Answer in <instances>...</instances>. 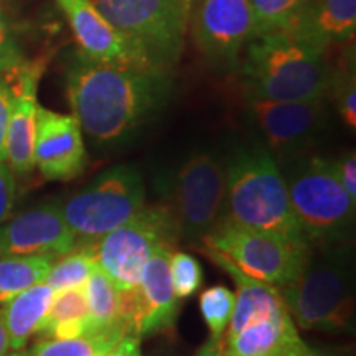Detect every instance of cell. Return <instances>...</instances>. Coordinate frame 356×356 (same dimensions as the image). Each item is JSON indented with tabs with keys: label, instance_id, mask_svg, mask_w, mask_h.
<instances>
[{
	"label": "cell",
	"instance_id": "17",
	"mask_svg": "<svg viewBox=\"0 0 356 356\" xmlns=\"http://www.w3.org/2000/svg\"><path fill=\"white\" fill-rule=\"evenodd\" d=\"M170 243L155 248L136 287L137 309L131 332L136 337H150L167 332L175 325L178 299L173 292L170 279Z\"/></svg>",
	"mask_w": 356,
	"mask_h": 356
},
{
	"label": "cell",
	"instance_id": "32",
	"mask_svg": "<svg viewBox=\"0 0 356 356\" xmlns=\"http://www.w3.org/2000/svg\"><path fill=\"white\" fill-rule=\"evenodd\" d=\"M13 89L10 74L0 73V162L6 160V139H7V127L8 118H10Z\"/></svg>",
	"mask_w": 356,
	"mask_h": 356
},
{
	"label": "cell",
	"instance_id": "1",
	"mask_svg": "<svg viewBox=\"0 0 356 356\" xmlns=\"http://www.w3.org/2000/svg\"><path fill=\"white\" fill-rule=\"evenodd\" d=\"M167 71L99 63L81 51L66 70V95L88 136L102 144L124 140L165 106Z\"/></svg>",
	"mask_w": 356,
	"mask_h": 356
},
{
	"label": "cell",
	"instance_id": "13",
	"mask_svg": "<svg viewBox=\"0 0 356 356\" xmlns=\"http://www.w3.org/2000/svg\"><path fill=\"white\" fill-rule=\"evenodd\" d=\"M193 37L198 48L215 63L234 65L254 37L251 0H198Z\"/></svg>",
	"mask_w": 356,
	"mask_h": 356
},
{
	"label": "cell",
	"instance_id": "6",
	"mask_svg": "<svg viewBox=\"0 0 356 356\" xmlns=\"http://www.w3.org/2000/svg\"><path fill=\"white\" fill-rule=\"evenodd\" d=\"M60 207L76 241L95 244L145 207L144 180L136 167H113Z\"/></svg>",
	"mask_w": 356,
	"mask_h": 356
},
{
	"label": "cell",
	"instance_id": "14",
	"mask_svg": "<svg viewBox=\"0 0 356 356\" xmlns=\"http://www.w3.org/2000/svg\"><path fill=\"white\" fill-rule=\"evenodd\" d=\"M76 236L66 225L60 203H44L0 225V257L58 256L76 248Z\"/></svg>",
	"mask_w": 356,
	"mask_h": 356
},
{
	"label": "cell",
	"instance_id": "35",
	"mask_svg": "<svg viewBox=\"0 0 356 356\" xmlns=\"http://www.w3.org/2000/svg\"><path fill=\"white\" fill-rule=\"evenodd\" d=\"M102 356H142L140 353V338L127 333L121 340Z\"/></svg>",
	"mask_w": 356,
	"mask_h": 356
},
{
	"label": "cell",
	"instance_id": "2",
	"mask_svg": "<svg viewBox=\"0 0 356 356\" xmlns=\"http://www.w3.org/2000/svg\"><path fill=\"white\" fill-rule=\"evenodd\" d=\"M327 44L304 19L284 29L256 35L246 44L241 74L244 96L270 101L323 99L332 74Z\"/></svg>",
	"mask_w": 356,
	"mask_h": 356
},
{
	"label": "cell",
	"instance_id": "11",
	"mask_svg": "<svg viewBox=\"0 0 356 356\" xmlns=\"http://www.w3.org/2000/svg\"><path fill=\"white\" fill-rule=\"evenodd\" d=\"M56 3L68 20L83 55L99 63L163 70L144 48L115 30L91 0H56Z\"/></svg>",
	"mask_w": 356,
	"mask_h": 356
},
{
	"label": "cell",
	"instance_id": "26",
	"mask_svg": "<svg viewBox=\"0 0 356 356\" xmlns=\"http://www.w3.org/2000/svg\"><path fill=\"white\" fill-rule=\"evenodd\" d=\"M96 267L95 244H83L79 249L74 248L68 254L61 256L58 262H53L44 282L55 292L71 287H83Z\"/></svg>",
	"mask_w": 356,
	"mask_h": 356
},
{
	"label": "cell",
	"instance_id": "39",
	"mask_svg": "<svg viewBox=\"0 0 356 356\" xmlns=\"http://www.w3.org/2000/svg\"><path fill=\"white\" fill-rule=\"evenodd\" d=\"M216 356H236V355L229 353L228 350L222 348V345H221V341H220V348H218V353H216Z\"/></svg>",
	"mask_w": 356,
	"mask_h": 356
},
{
	"label": "cell",
	"instance_id": "41",
	"mask_svg": "<svg viewBox=\"0 0 356 356\" xmlns=\"http://www.w3.org/2000/svg\"><path fill=\"white\" fill-rule=\"evenodd\" d=\"M186 2H188L191 7H195V3H197V2H198V0H186Z\"/></svg>",
	"mask_w": 356,
	"mask_h": 356
},
{
	"label": "cell",
	"instance_id": "20",
	"mask_svg": "<svg viewBox=\"0 0 356 356\" xmlns=\"http://www.w3.org/2000/svg\"><path fill=\"white\" fill-rule=\"evenodd\" d=\"M53 296L55 291L43 280L3 304L2 317L12 351L24 350L30 337L40 332L50 310Z\"/></svg>",
	"mask_w": 356,
	"mask_h": 356
},
{
	"label": "cell",
	"instance_id": "30",
	"mask_svg": "<svg viewBox=\"0 0 356 356\" xmlns=\"http://www.w3.org/2000/svg\"><path fill=\"white\" fill-rule=\"evenodd\" d=\"M337 108L345 124L355 131L356 127V81L353 71H345L335 81Z\"/></svg>",
	"mask_w": 356,
	"mask_h": 356
},
{
	"label": "cell",
	"instance_id": "18",
	"mask_svg": "<svg viewBox=\"0 0 356 356\" xmlns=\"http://www.w3.org/2000/svg\"><path fill=\"white\" fill-rule=\"evenodd\" d=\"M202 251L210 257L213 264L221 267L236 284L233 315H231L222 337L233 335L243 327H246L248 323L256 322L259 318L287 312L279 287L246 274L233 261H229L228 257L215 251V249L203 248Z\"/></svg>",
	"mask_w": 356,
	"mask_h": 356
},
{
	"label": "cell",
	"instance_id": "29",
	"mask_svg": "<svg viewBox=\"0 0 356 356\" xmlns=\"http://www.w3.org/2000/svg\"><path fill=\"white\" fill-rule=\"evenodd\" d=\"M170 279L177 299L193 296L203 284L202 264L195 256L177 251L170 256Z\"/></svg>",
	"mask_w": 356,
	"mask_h": 356
},
{
	"label": "cell",
	"instance_id": "27",
	"mask_svg": "<svg viewBox=\"0 0 356 356\" xmlns=\"http://www.w3.org/2000/svg\"><path fill=\"white\" fill-rule=\"evenodd\" d=\"M309 0H251L254 37L292 25L304 15Z\"/></svg>",
	"mask_w": 356,
	"mask_h": 356
},
{
	"label": "cell",
	"instance_id": "38",
	"mask_svg": "<svg viewBox=\"0 0 356 356\" xmlns=\"http://www.w3.org/2000/svg\"><path fill=\"white\" fill-rule=\"evenodd\" d=\"M291 356H322V355H318V353H315L314 350H310L309 346H302V348L299 350V351H296V353H292Z\"/></svg>",
	"mask_w": 356,
	"mask_h": 356
},
{
	"label": "cell",
	"instance_id": "15",
	"mask_svg": "<svg viewBox=\"0 0 356 356\" xmlns=\"http://www.w3.org/2000/svg\"><path fill=\"white\" fill-rule=\"evenodd\" d=\"M35 167L50 181H70L84 172L88 154L83 129L73 114L38 108Z\"/></svg>",
	"mask_w": 356,
	"mask_h": 356
},
{
	"label": "cell",
	"instance_id": "10",
	"mask_svg": "<svg viewBox=\"0 0 356 356\" xmlns=\"http://www.w3.org/2000/svg\"><path fill=\"white\" fill-rule=\"evenodd\" d=\"M225 167L211 154H195L172 180L168 210L177 234L202 239L218 225L225 208Z\"/></svg>",
	"mask_w": 356,
	"mask_h": 356
},
{
	"label": "cell",
	"instance_id": "9",
	"mask_svg": "<svg viewBox=\"0 0 356 356\" xmlns=\"http://www.w3.org/2000/svg\"><path fill=\"white\" fill-rule=\"evenodd\" d=\"M175 236L168 207H144L95 244L97 266L113 279L118 291L136 289L155 248L170 243Z\"/></svg>",
	"mask_w": 356,
	"mask_h": 356
},
{
	"label": "cell",
	"instance_id": "16",
	"mask_svg": "<svg viewBox=\"0 0 356 356\" xmlns=\"http://www.w3.org/2000/svg\"><path fill=\"white\" fill-rule=\"evenodd\" d=\"M44 61H24L8 71L13 97L6 139V162L13 175L26 177L35 168V136H37L38 83Z\"/></svg>",
	"mask_w": 356,
	"mask_h": 356
},
{
	"label": "cell",
	"instance_id": "25",
	"mask_svg": "<svg viewBox=\"0 0 356 356\" xmlns=\"http://www.w3.org/2000/svg\"><path fill=\"white\" fill-rule=\"evenodd\" d=\"M127 332L97 330L73 338H42L26 356H102Z\"/></svg>",
	"mask_w": 356,
	"mask_h": 356
},
{
	"label": "cell",
	"instance_id": "37",
	"mask_svg": "<svg viewBox=\"0 0 356 356\" xmlns=\"http://www.w3.org/2000/svg\"><path fill=\"white\" fill-rule=\"evenodd\" d=\"M220 341L221 340H213V338H210V341H207L195 356H216L218 348H220Z\"/></svg>",
	"mask_w": 356,
	"mask_h": 356
},
{
	"label": "cell",
	"instance_id": "28",
	"mask_svg": "<svg viewBox=\"0 0 356 356\" xmlns=\"http://www.w3.org/2000/svg\"><path fill=\"white\" fill-rule=\"evenodd\" d=\"M234 309V292L226 286H213L200 296V312L213 340H221Z\"/></svg>",
	"mask_w": 356,
	"mask_h": 356
},
{
	"label": "cell",
	"instance_id": "40",
	"mask_svg": "<svg viewBox=\"0 0 356 356\" xmlns=\"http://www.w3.org/2000/svg\"><path fill=\"white\" fill-rule=\"evenodd\" d=\"M6 356H26V355H25V351L20 350V351H12V353H7Z\"/></svg>",
	"mask_w": 356,
	"mask_h": 356
},
{
	"label": "cell",
	"instance_id": "34",
	"mask_svg": "<svg viewBox=\"0 0 356 356\" xmlns=\"http://www.w3.org/2000/svg\"><path fill=\"white\" fill-rule=\"evenodd\" d=\"M337 167L345 191L353 202H356V155L353 150L346 152L343 157L338 160Z\"/></svg>",
	"mask_w": 356,
	"mask_h": 356
},
{
	"label": "cell",
	"instance_id": "24",
	"mask_svg": "<svg viewBox=\"0 0 356 356\" xmlns=\"http://www.w3.org/2000/svg\"><path fill=\"white\" fill-rule=\"evenodd\" d=\"M55 259L48 256L0 257V304L43 282Z\"/></svg>",
	"mask_w": 356,
	"mask_h": 356
},
{
	"label": "cell",
	"instance_id": "12",
	"mask_svg": "<svg viewBox=\"0 0 356 356\" xmlns=\"http://www.w3.org/2000/svg\"><path fill=\"white\" fill-rule=\"evenodd\" d=\"M246 97L249 121L262 134L270 150L291 154L310 144L325 119V97L312 101H270Z\"/></svg>",
	"mask_w": 356,
	"mask_h": 356
},
{
	"label": "cell",
	"instance_id": "22",
	"mask_svg": "<svg viewBox=\"0 0 356 356\" xmlns=\"http://www.w3.org/2000/svg\"><path fill=\"white\" fill-rule=\"evenodd\" d=\"M302 19L327 47L345 43L355 37L356 0H320L317 6H307Z\"/></svg>",
	"mask_w": 356,
	"mask_h": 356
},
{
	"label": "cell",
	"instance_id": "19",
	"mask_svg": "<svg viewBox=\"0 0 356 356\" xmlns=\"http://www.w3.org/2000/svg\"><path fill=\"white\" fill-rule=\"evenodd\" d=\"M221 345L236 356H291L305 346L289 312L248 323L233 335L221 337Z\"/></svg>",
	"mask_w": 356,
	"mask_h": 356
},
{
	"label": "cell",
	"instance_id": "36",
	"mask_svg": "<svg viewBox=\"0 0 356 356\" xmlns=\"http://www.w3.org/2000/svg\"><path fill=\"white\" fill-rule=\"evenodd\" d=\"M10 351V343H8V335L6 323H3L2 310H0V356H6Z\"/></svg>",
	"mask_w": 356,
	"mask_h": 356
},
{
	"label": "cell",
	"instance_id": "8",
	"mask_svg": "<svg viewBox=\"0 0 356 356\" xmlns=\"http://www.w3.org/2000/svg\"><path fill=\"white\" fill-rule=\"evenodd\" d=\"M202 243L203 248L225 254L246 274L279 289L291 282L310 257V244L287 241L226 218L218 221Z\"/></svg>",
	"mask_w": 356,
	"mask_h": 356
},
{
	"label": "cell",
	"instance_id": "4",
	"mask_svg": "<svg viewBox=\"0 0 356 356\" xmlns=\"http://www.w3.org/2000/svg\"><path fill=\"white\" fill-rule=\"evenodd\" d=\"M279 291L293 323L304 330L341 332L353 322V267L340 252L310 256L304 269Z\"/></svg>",
	"mask_w": 356,
	"mask_h": 356
},
{
	"label": "cell",
	"instance_id": "21",
	"mask_svg": "<svg viewBox=\"0 0 356 356\" xmlns=\"http://www.w3.org/2000/svg\"><path fill=\"white\" fill-rule=\"evenodd\" d=\"M97 332L89 322L86 293L83 287L58 291L37 335L42 338H73Z\"/></svg>",
	"mask_w": 356,
	"mask_h": 356
},
{
	"label": "cell",
	"instance_id": "31",
	"mask_svg": "<svg viewBox=\"0 0 356 356\" xmlns=\"http://www.w3.org/2000/svg\"><path fill=\"white\" fill-rule=\"evenodd\" d=\"M24 63L8 17L0 3V73H7Z\"/></svg>",
	"mask_w": 356,
	"mask_h": 356
},
{
	"label": "cell",
	"instance_id": "33",
	"mask_svg": "<svg viewBox=\"0 0 356 356\" xmlns=\"http://www.w3.org/2000/svg\"><path fill=\"white\" fill-rule=\"evenodd\" d=\"M15 175L3 160V162H0V225L12 215L13 204H15Z\"/></svg>",
	"mask_w": 356,
	"mask_h": 356
},
{
	"label": "cell",
	"instance_id": "3",
	"mask_svg": "<svg viewBox=\"0 0 356 356\" xmlns=\"http://www.w3.org/2000/svg\"><path fill=\"white\" fill-rule=\"evenodd\" d=\"M222 218L293 243H307L292 210L286 178L269 150L236 152L225 167Z\"/></svg>",
	"mask_w": 356,
	"mask_h": 356
},
{
	"label": "cell",
	"instance_id": "7",
	"mask_svg": "<svg viewBox=\"0 0 356 356\" xmlns=\"http://www.w3.org/2000/svg\"><path fill=\"white\" fill-rule=\"evenodd\" d=\"M106 20L139 44L160 68L180 58L191 22L186 0H91Z\"/></svg>",
	"mask_w": 356,
	"mask_h": 356
},
{
	"label": "cell",
	"instance_id": "23",
	"mask_svg": "<svg viewBox=\"0 0 356 356\" xmlns=\"http://www.w3.org/2000/svg\"><path fill=\"white\" fill-rule=\"evenodd\" d=\"M89 322L95 330H126L119 315V291L99 266L84 284Z\"/></svg>",
	"mask_w": 356,
	"mask_h": 356
},
{
	"label": "cell",
	"instance_id": "5",
	"mask_svg": "<svg viewBox=\"0 0 356 356\" xmlns=\"http://www.w3.org/2000/svg\"><path fill=\"white\" fill-rule=\"evenodd\" d=\"M286 184L307 243H335L350 234L356 202L341 185L337 162L312 157L289 173Z\"/></svg>",
	"mask_w": 356,
	"mask_h": 356
}]
</instances>
